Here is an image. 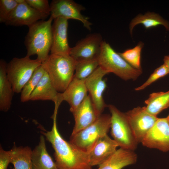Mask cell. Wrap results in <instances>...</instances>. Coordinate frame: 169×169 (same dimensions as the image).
Segmentation results:
<instances>
[{
	"label": "cell",
	"mask_w": 169,
	"mask_h": 169,
	"mask_svg": "<svg viewBox=\"0 0 169 169\" xmlns=\"http://www.w3.org/2000/svg\"><path fill=\"white\" fill-rule=\"evenodd\" d=\"M125 114L138 143H141L158 118L148 113L145 106L137 107Z\"/></svg>",
	"instance_id": "ba28073f"
},
{
	"label": "cell",
	"mask_w": 169,
	"mask_h": 169,
	"mask_svg": "<svg viewBox=\"0 0 169 169\" xmlns=\"http://www.w3.org/2000/svg\"><path fill=\"white\" fill-rule=\"evenodd\" d=\"M141 143L148 148L169 151V124L166 117L158 118Z\"/></svg>",
	"instance_id": "7c38bea8"
},
{
	"label": "cell",
	"mask_w": 169,
	"mask_h": 169,
	"mask_svg": "<svg viewBox=\"0 0 169 169\" xmlns=\"http://www.w3.org/2000/svg\"><path fill=\"white\" fill-rule=\"evenodd\" d=\"M32 151L28 146H13L9 151L10 162L13 164L14 169H32Z\"/></svg>",
	"instance_id": "7402d4cb"
},
{
	"label": "cell",
	"mask_w": 169,
	"mask_h": 169,
	"mask_svg": "<svg viewBox=\"0 0 169 169\" xmlns=\"http://www.w3.org/2000/svg\"><path fill=\"white\" fill-rule=\"evenodd\" d=\"M111 113V134L120 148L134 151L138 144L125 113L112 105H107Z\"/></svg>",
	"instance_id": "52a82bcc"
},
{
	"label": "cell",
	"mask_w": 169,
	"mask_h": 169,
	"mask_svg": "<svg viewBox=\"0 0 169 169\" xmlns=\"http://www.w3.org/2000/svg\"><path fill=\"white\" fill-rule=\"evenodd\" d=\"M32 169H58L48 153L43 136L41 135L38 144L32 150Z\"/></svg>",
	"instance_id": "ffe728a7"
},
{
	"label": "cell",
	"mask_w": 169,
	"mask_h": 169,
	"mask_svg": "<svg viewBox=\"0 0 169 169\" xmlns=\"http://www.w3.org/2000/svg\"><path fill=\"white\" fill-rule=\"evenodd\" d=\"M50 16L54 19L62 18L67 20L74 19L81 22L86 28L91 29L92 23L89 18L82 15L85 8L72 0H53L50 3Z\"/></svg>",
	"instance_id": "9c48e42d"
},
{
	"label": "cell",
	"mask_w": 169,
	"mask_h": 169,
	"mask_svg": "<svg viewBox=\"0 0 169 169\" xmlns=\"http://www.w3.org/2000/svg\"><path fill=\"white\" fill-rule=\"evenodd\" d=\"M137 158V155L134 151L120 147L99 165L97 169H122L135 164Z\"/></svg>",
	"instance_id": "ac0fdd59"
},
{
	"label": "cell",
	"mask_w": 169,
	"mask_h": 169,
	"mask_svg": "<svg viewBox=\"0 0 169 169\" xmlns=\"http://www.w3.org/2000/svg\"><path fill=\"white\" fill-rule=\"evenodd\" d=\"M166 118H167L168 123L169 124V114L166 117Z\"/></svg>",
	"instance_id": "836d02e7"
},
{
	"label": "cell",
	"mask_w": 169,
	"mask_h": 169,
	"mask_svg": "<svg viewBox=\"0 0 169 169\" xmlns=\"http://www.w3.org/2000/svg\"><path fill=\"white\" fill-rule=\"evenodd\" d=\"M144 44L140 42L134 48L127 49L122 53H119L123 58L134 68L141 70V55Z\"/></svg>",
	"instance_id": "4316f807"
},
{
	"label": "cell",
	"mask_w": 169,
	"mask_h": 169,
	"mask_svg": "<svg viewBox=\"0 0 169 169\" xmlns=\"http://www.w3.org/2000/svg\"><path fill=\"white\" fill-rule=\"evenodd\" d=\"M111 115L101 114L91 125L71 135L69 142L82 150L89 152L97 140L107 134L110 128Z\"/></svg>",
	"instance_id": "8992f818"
},
{
	"label": "cell",
	"mask_w": 169,
	"mask_h": 169,
	"mask_svg": "<svg viewBox=\"0 0 169 169\" xmlns=\"http://www.w3.org/2000/svg\"><path fill=\"white\" fill-rule=\"evenodd\" d=\"M164 64L167 67L169 73V55L165 56L163 59Z\"/></svg>",
	"instance_id": "1f68e13d"
},
{
	"label": "cell",
	"mask_w": 169,
	"mask_h": 169,
	"mask_svg": "<svg viewBox=\"0 0 169 169\" xmlns=\"http://www.w3.org/2000/svg\"><path fill=\"white\" fill-rule=\"evenodd\" d=\"M85 79H80L74 77L65 90L60 93L59 101L67 102L72 113L87 96L88 91L85 84Z\"/></svg>",
	"instance_id": "e0dca14e"
},
{
	"label": "cell",
	"mask_w": 169,
	"mask_h": 169,
	"mask_svg": "<svg viewBox=\"0 0 169 169\" xmlns=\"http://www.w3.org/2000/svg\"><path fill=\"white\" fill-rule=\"evenodd\" d=\"M18 4L23 3L25 2V0H16Z\"/></svg>",
	"instance_id": "d6a6232c"
},
{
	"label": "cell",
	"mask_w": 169,
	"mask_h": 169,
	"mask_svg": "<svg viewBox=\"0 0 169 169\" xmlns=\"http://www.w3.org/2000/svg\"><path fill=\"white\" fill-rule=\"evenodd\" d=\"M59 92L52 83L45 71L35 89L31 94L29 100H47L53 101L55 104L60 105L59 102Z\"/></svg>",
	"instance_id": "d6986e66"
},
{
	"label": "cell",
	"mask_w": 169,
	"mask_h": 169,
	"mask_svg": "<svg viewBox=\"0 0 169 169\" xmlns=\"http://www.w3.org/2000/svg\"><path fill=\"white\" fill-rule=\"evenodd\" d=\"M45 71L42 64L35 69L21 92L20 100L21 102H25L29 100L31 94L36 88Z\"/></svg>",
	"instance_id": "d4e9b609"
},
{
	"label": "cell",
	"mask_w": 169,
	"mask_h": 169,
	"mask_svg": "<svg viewBox=\"0 0 169 169\" xmlns=\"http://www.w3.org/2000/svg\"><path fill=\"white\" fill-rule=\"evenodd\" d=\"M48 15L33 8L25 2L18 4L5 23L8 25L28 27L36 22L46 18Z\"/></svg>",
	"instance_id": "4fadbf2b"
},
{
	"label": "cell",
	"mask_w": 169,
	"mask_h": 169,
	"mask_svg": "<svg viewBox=\"0 0 169 169\" xmlns=\"http://www.w3.org/2000/svg\"><path fill=\"white\" fill-rule=\"evenodd\" d=\"M57 113L53 115V124L51 131H41L54 151L55 163L58 169H92L89 152L64 140L59 133L56 124Z\"/></svg>",
	"instance_id": "6da1fadb"
},
{
	"label": "cell",
	"mask_w": 169,
	"mask_h": 169,
	"mask_svg": "<svg viewBox=\"0 0 169 169\" xmlns=\"http://www.w3.org/2000/svg\"><path fill=\"white\" fill-rule=\"evenodd\" d=\"M168 74L169 73L167 67L163 64L155 69L145 82L135 90L136 91L143 90L152 83Z\"/></svg>",
	"instance_id": "f1b7e54d"
},
{
	"label": "cell",
	"mask_w": 169,
	"mask_h": 169,
	"mask_svg": "<svg viewBox=\"0 0 169 169\" xmlns=\"http://www.w3.org/2000/svg\"><path fill=\"white\" fill-rule=\"evenodd\" d=\"M53 20L50 16L47 20L39 21L28 27L24 42L27 56L37 55V59L42 63L48 57L52 44Z\"/></svg>",
	"instance_id": "7a4b0ae2"
},
{
	"label": "cell",
	"mask_w": 169,
	"mask_h": 169,
	"mask_svg": "<svg viewBox=\"0 0 169 169\" xmlns=\"http://www.w3.org/2000/svg\"><path fill=\"white\" fill-rule=\"evenodd\" d=\"M9 151L4 150L0 147V169H7L10 162Z\"/></svg>",
	"instance_id": "4dcf8cb0"
},
{
	"label": "cell",
	"mask_w": 169,
	"mask_h": 169,
	"mask_svg": "<svg viewBox=\"0 0 169 169\" xmlns=\"http://www.w3.org/2000/svg\"><path fill=\"white\" fill-rule=\"evenodd\" d=\"M103 41L99 33L89 34L71 48L69 55L76 62L97 59Z\"/></svg>",
	"instance_id": "30bf717a"
},
{
	"label": "cell",
	"mask_w": 169,
	"mask_h": 169,
	"mask_svg": "<svg viewBox=\"0 0 169 169\" xmlns=\"http://www.w3.org/2000/svg\"><path fill=\"white\" fill-rule=\"evenodd\" d=\"M75 124L71 135L74 134L95 122L99 115L89 95L72 113Z\"/></svg>",
	"instance_id": "9a60e30c"
},
{
	"label": "cell",
	"mask_w": 169,
	"mask_h": 169,
	"mask_svg": "<svg viewBox=\"0 0 169 169\" xmlns=\"http://www.w3.org/2000/svg\"><path fill=\"white\" fill-rule=\"evenodd\" d=\"M99 66L98 59L76 62L74 77L80 79H85Z\"/></svg>",
	"instance_id": "484cf974"
},
{
	"label": "cell",
	"mask_w": 169,
	"mask_h": 169,
	"mask_svg": "<svg viewBox=\"0 0 169 169\" xmlns=\"http://www.w3.org/2000/svg\"><path fill=\"white\" fill-rule=\"evenodd\" d=\"M143 24L146 29L155 27L159 25L163 26L167 31H169L168 22L158 14L148 12L144 15L139 14L133 18L130 24L131 34H132L134 27L137 24Z\"/></svg>",
	"instance_id": "cb8c5ba5"
},
{
	"label": "cell",
	"mask_w": 169,
	"mask_h": 169,
	"mask_svg": "<svg viewBox=\"0 0 169 169\" xmlns=\"http://www.w3.org/2000/svg\"><path fill=\"white\" fill-rule=\"evenodd\" d=\"M6 63L0 61V110L6 112L10 109L14 92L6 72Z\"/></svg>",
	"instance_id": "44dd1931"
},
{
	"label": "cell",
	"mask_w": 169,
	"mask_h": 169,
	"mask_svg": "<svg viewBox=\"0 0 169 169\" xmlns=\"http://www.w3.org/2000/svg\"><path fill=\"white\" fill-rule=\"evenodd\" d=\"M76 61L69 55L50 54L42 63L52 83L59 93L63 92L73 79Z\"/></svg>",
	"instance_id": "3957f363"
},
{
	"label": "cell",
	"mask_w": 169,
	"mask_h": 169,
	"mask_svg": "<svg viewBox=\"0 0 169 169\" xmlns=\"http://www.w3.org/2000/svg\"><path fill=\"white\" fill-rule=\"evenodd\" d=\"M146 111L157 116L163 110L169 107V90L166 92H154L145 101Z\"/></svg>",
	"instance_id": "603a6c76"
},
{
	"label": "cell",
	"mask_w": 169,
	"mask_h": 169,
	"mask_svg": "<svg viewBox=\"0 0 169 169\" xmlns=\"http://www.w3.org/2000/svg\"><path fill=\"white\" fill-rule=\"evenodd\" d=\"M108 73L100 66L85 80V84L93 105L100 115L107 105L105 102L103 94L107 85L104 76Z\"/></svg>",
	"instance_id": "8fae6325"
},
{
	"label": "cell",
	"mask_w": 169,
	"mask_h": 169,
	"mask_svg": "<svg viewBox=\"0 0 169 169\" xmlns=\"http://www.w3.org/2000/svg\"><path fill=\"white\" fill-rule=\"evenodd\" d=\"M42 64L36 59H31L26 55L22 58H14L6 65L8 78L14 93H21L24 86L35 69Z\"/></svg>",
	"instance_id": "5b68a950"
},
{
	"label": "cell",
	"mask_w": 169,
	"mask_h": 169,
	"mask_svg": "<svg viewBox=\"0 0 169 169\" xmlns=\"http://www.w3.org/2000/svg\"><path fill=\"white\" fill-rule=\"evenodd\" d=\"M99 66L108 73H112L125 80L136 79L142 70L131 66L105 41H103L98 58Z\"/></svg>",
	"instance_id": "277c9868"
},
{
	"label": "cell",
	"mask_w": 169,
	"mask_h": 169,
	"mask_svg": "<svg viewBox=\"0 0 169 169\" xmlns=\"http://www.w3.org/2000/svg\"><path fill=\"white\" fill-rule=\"evenodd\" d=\"M118 146L115 141L107 134L100 137L89 152L90 166L100 165L115 152Z\"/></svg>",
	"instance_id": "2e32d148"
},
{
	"label": "cell",
	"mask_w": 169,
	"mask_h": 169,
	"mask_svg": "<svg viewBox=\"0 0 169 169\" xmlns=\"http://www.w3.org/2000/svg\"><path fill=\"white\" fill-rule=\"evenodd\" d=\"M52 24V42L51 54L69 55L68 40V20L62 18L54 19Z\"/></svg>",
	"instance_id": "5bb4252c"
},
{
	"label": "cell",
	"mask_w": 169,
	"mask_h": 169,
	"mask_svg": "<svg viewBox=\"0 0 169 169\" xmlns=\"http://www.w3.org/2000/svg\"><path fill=\"white\" fill-rule=\"evenodd\" d=\"M26 2L38 11L49 15L50 14V4L47 0H25Z\"/></svg>",
	"instance_id": "f546056e"
},
{
	"label": "cell",
	"mask_w": 169,
	"mask_h": 169,
	"mask_svg": "<svg viewBox=\"0 0 169 169\" xmlns=\"http://www.w3.org/2000/svg\"><path fill=\"white\" fill-rule=\"evenodd\" d=\"M18 5L16 0H0L1 23H5Z\"/></svg>",
	"instance_id": "83f0119b"
}]
</instances>
